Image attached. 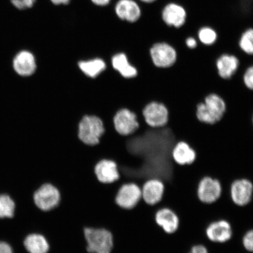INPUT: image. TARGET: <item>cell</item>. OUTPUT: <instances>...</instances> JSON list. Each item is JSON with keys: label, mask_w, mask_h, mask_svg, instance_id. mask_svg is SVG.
<instances>
[{"label": "cell", "mask_w": 253, "mask_h": 253, "mask_svg": "<svg viewBox=\"0 0 253 253\" xmlns=\"http://www.w3.org/2000/svg\"><path fill=\"white\" fill-rule=\"evenodd\" d=\"M195 36L202 46L211 47L215 45L219 40V34L217 28L210 24L199 25Z\"/></svg>", "instance_id": "cell-20"}, {"label": "cell", "mask_w": 253, "mask_h": 253, "mask_svg": "<svg viewBox=\"0 0 253 253\" xmlns=\"http://www.w3.org/2000/svg\"><path fill=\"white\" fill-rule=\"evenodd\" d=\"M240 65L238 57L228 52L221 53L215 62L217 74L223 80L232 79L238 71Z\"/></svg>", "instance_id": "cell-13"}, {"label": "cell", "mask_w": 253, "mask_h": 253, "mask_svg": "<svg viewBox=\"0 0 253 253\" xmlns=\"http://www.w3.org/2000/svg\"><path fill=\"white\" fill-rule=\"evenodd\" d=\"M142 199L141 188L135 183H126L120 188L115 198L116 204L126 210H131Z\"/></svg>", "instance_id": "cell-10"}, {"label": "cell", "mask_w": 253, "mask_h": 253, "mask_svg": "<svg viewBox=\"0 0 253 253\" xmlns=\"http://www.w3.org/2000/svg\"><path fill=\"white\" fill-rule=\"evenodd\" d=\"M94 172L98 180L103 183H112L120 178L118 166L111 160L100 161L94 167Z\"/></svg>", "instance_id": "cell-17"}, {"label": "cell", "mask_w": 253, "mask_h": 253, "mask_svg": "<svg viewBox=\"0 0 253 253\" xmlns=\"http://www.w3.org/2000/svg\"><path fill=\"white\" fill-rule=\"evenodd\" d=\"M161 18L169 29L181 30L188 26V9L182 3L173 0L164 6Z\"/></svg>", "instance_id": "cell-2"}, {"label": "cell", "mask_w": 253, "mask_h": 253, "mask_svg": "<svg viewBox=\"0 0 253 253\" xmlns=\"http://www.w3.org/2000/svg\"><path fill=\"white\" fill-rule=\"evenodd\" d=\"M111 1L112 0H91L94 5L100 6V7L108 5Z\"/></svg>", "instance_id": "cell-32"}, {"label": "cell", "mask_w": 253, "mask_h": 253, "mask_svg": "<svg viewBox=\"0 0 253 253\" xmlns=\"http://www.w3.org/2000/svg\"><path fill=\"white\" fill-rule=\"evenodd\" d=\"M188 253H209L208 250L205 245L198 244L193 246Z\"/></svg>", "instance_id": "cell-30"}, {"label": "cell", "mask_w": 253, "mask_h": 253, "mask_svg": "<svg viewBox=\"0 0 253 253\" xmlns=\"http://www.w3.org/2000/svg\"><path fill=\"white\" fill-rule=\"evenodd\" d=\"M165 193V185L158 178L147 180L141 187L142 199L148 205L154 206L162 201Z\"/></svg>", "instance_id": "cell-14"}, {"label": "cell", "mask_w": 253, "mask_h": 253, "mask_svg": "<svg viewBox=\"0 0 253 253\" xmlns=\"http://www.w3.org/2000/svg\"><path fill=\"white\" fill-rule=\"evenodd\" d=\"M230 195L235 205L239 207L248 205L253 196V183L247 178L235 179L231 183Z\"/></svg>", "instance_id": "cell-9"}, {"label": "cell", "mask_w": 253, "mask_h": 253, "mask_svg": "<svg viewBox=\"0 0 253 253\" xmlns=\"http://www.w3.org/2000/svg\"><path fill=\"white\" fill-rule=\"evenodd\" d=\"M145 122L152 128H161L169 122V112L168 107L163 103L153 101L145 106L142 110Z\"/></svg>", "instance_id": "cell-7"}, {"label": "cell", "mask_w": 253, "mask_h": 253, "mask_svg": "<svg viewBox=\"0 0 253 253\" xmlns=\"http://www.w3.org/2000/svg\"><path fill=\"white\" fill-rule=\"evenodd\" d=\"M155 220L158 226L168 234H172L179 228L178 215L172 209L164 207L157 211Z\"/></svg>", "instance_id": "cell-16"}, {"label": "cell", "mask_w": 253, "mask_h": 253, "mask_svg": "<svg viewBox=\"0 0 253 253\" xmlns=\"http://www.w3.org/2000/svg\"><path fill=\"white\" fill-rule=\"evenodd\" d=\"M53 4L56 5H67L69 4L71 0H50Z\"/></svg>", "instance_id": "cell-33"}, {"label": "cell", "mask_w": 253, "mask_h": 253, "mask_svg": "<svg viewBox=\"0 0 253 253\" xmlns=\"http://www.w3.org/2000/svg\"><path fill=\"white\" fill-rule=\"evenodd\" d=\"M171 156L174 162L178 165L189 166L195 162L197 153L188 142L179 141L174 145Z\"/></svg>", "instance_id": "cell-18"}, {"label": "cell", "mask_w": 253, "mask_h": 253, "mask_svg": "<svg viewBox=\"0 0 253 253\" xmlns=\"http://www.w3.org/2000/svg\"><path fill=\"white\" fill-rule=\"evenodd\" d=\"M243 82L247 88L253 91V64L245 69L243 75Z\"/></svg>", "instance_id": "cell-26"}, {"label": "cell", "mask_w": 253, "mask_h": 253, "mask_svg": "<svg viewBox=\"0 0 253 253\" xmlns=\"http://www.w3.org/2000/svg\"><path fill=\"white\" fill-rule=\"evenodd\" d=\"M112 65L113 69L125 78H134L137 74V69L129 62L125 53L120 52L114 55Z\"/></svg>", "instance_id": "cell-22"}, {"label": "cell", "mask_w": 253, "mask_h": 253, "mask_svg": "<svg viewBox=\"0 0 253 253\" xmlns=\"http://www.w3.org/2000/svg\"><path fill=\"white\" fill-rule=\"evenodd\" d=\"M78 65L81 71L91 78H96L106 68L105 62L98 58L81 61Z\"/></svg>", "instance_id": "cell-23"}, {"label": "cell", "mask_w": 253, "mask_h": 253, "mask_svg": "<svg viewBox=\"0 0 253 253\" xmlns=\"http://www.w3.org/2000/svg\"><path fill=\"white\" fill-rule=\"evenodd\" d=\"M113 123L116 131L122 135L133 134L139 127L137 116L131 110L125 108L116 113Z\"/></svg>", "instance_id": "cell-11"}, {"label": "cell", "mask_w": 253, "mask_h": 253, "mask_svg": "<svg viewBox=\"0 0 253 253\" xmlns=\"http://www.w3.org/2000/svg\"><path fill=\"white\" fill-rule=\"evenodd\" d=\"M222 193V186L216 178L204 176L199 181L197 194L199 200L205 204H211L219 199Z\"/></svg>", "instance_id": "cell-8"}, {"label": "cell", "mask_w": 253, "mask_h": 253, "mask_svg": "<svg viewBox=\"0 0 253 253\" xmlns=\"http://www.w3.org/2000/svg\"><path fill=\"white\" fill-rule=\"evenodd\" d=\"M14 68L18 74L24 77H29L37 71L36 59L33 53L27 50H24L18 53L15 56Z\"/></svg>", "instance_id": "cell-19"}, {"label": "cell", "mask_w": 253, "mask_h": 253, "mask_svg": "<svg viewBox=\"0 0 253 253\" xmlns=\"http://www.w3.org/2000/svg\"><path fill=\"white\" fill-rule=\"evenodd\" d=\"M15 205L13 200L7 195H0V218L14 216Z\"/></svg>", "instance_id": "cell-25"}, {"label": "cell", "mask_w": 253, "mask_h": 253, "mask_svg": "<svg viewBox=\"0 0 253 253\" xmlns=\"http://www.w3.org/2000/svg\"><path fill=\"white\" fill-rule=\"evenodd\" d=\"M227 109L225 100L216 93L208 94L204 101L196 107V116L199 122L205 125H213L223 119Z\"/></svg>", "instance_id": "cell-1"}, {"label": "cell", "mask_w": 253, "mask_h": 253, "mask_svg": "<svg viewBox=\"0 0 253 253\" xmlns=\"http://www.w3.org/2000/svg\"><path fill=\"white\" fill-rule=\"evenodd\" d=\"M104 132L102 120L97 116H84L79 123V138L87 145H94L99 143Z\"/></svg>", "instance_id": "cell-5"}, {"label": "cell", "mask_w": 253, "mask_h": 253, "mask_svg": "<svg viewBox=\"0 0 253 253\" xmlns=\"http://www.w3.org/2000/svg\"><path fill=\"white\" fill-rule=\"evenodd\" d=\"M237 46L245 55L253 56V25H249L240 33Z\"/></svg>", "instance_id": "cell-24"}, {"label": "cell", "mask_w": 253, "mask_h": 253, "mask_svg": "<svg viewBox=\"0 0 253 253\" xmlns=\"http://www.w3.org/2000/svg\"><path fill=\"white\" fill-rule=\"evenodd\" d=\"M115 11L120 20L130 23L140 20L142 14L140 6L134 0H119L115 5Z\"/></svg>", "instance_id": "cell-15"}, {"label": "cell", "mask_w": 253, "mask_h": 253, "mask_svg": "<svg viewBox=\"0 0 253 253\" xmlns=\"http://www.w3.org/2000/svg\"><path fill=\"white\" fill-rule=\"evenodd\" d=\"M14 7L20 10H24L33 7L37 0H10Z\"/></svg>", "instance_id": "cell-28"}, {"label": "cell", "mask_w": 253, "mask_h": 253, "mask_svg": "<svg viewBox=\"0 0 253 253\" xmlns=\"http://www.w3.org/2000/svg\"><path fill=\"white\" fill-rule=\"evenodd\" d=\"M252 123H253V116H252Z\"/></svg>", "instance_id": "cell-35"}, {"label": "cell", "mask_w": 253, "mask_h": 253, "mask_svg": "<svg viewBox=\"0 0 253 253\" xmlns=\"http://www.w3.org/2000/svg\"><path fill=\"white\" fill-rule=\"evenodd\" d=\"M140 1L145 3V4H153V3L157 1L158 0H140Z\"/></svg>", "instance_id": "cell-34"}, {"label": "cell", "mask_w": 253, "mask_h": 253, "mask_svg": "<svg viewBox=\"0 0 253 253\" xmlns=\"http://www.w3.org/2000/svg\"><path fill=\"white\" fill-rule=\"evenodd\" d=\"M0 253H14L10 245L4 242H0Z\"/></svg>", "instance_id": "cell-31"}, {"label": "cell", "mask_w": 253, "mask_h": 253, "mask_svg": "<svg viewBox=\"0 0 253 253\" xmlns=\"http://www.w3.org/2000/svg\"><path fill=\"white\" fill-rule=\"evenodd\" d=\"M205 233L210 241L215 243H224L232 238V227L229 221L217 219L208 224Z\"/></svg>", "instance_id": "cell-12"}, {"label": "cell", "mask_w": 253, "mask_h": 253, "mask_svg": "<svg viewBox=\"0 0 253 253\" xmlns=\"http://www.w3.org/2000/svg\"><path fill=\"white\" fill-rule=\"evenodd\" d=\"M184 45L186 48L189 50H194L199 46V42L195 35H189L185 38Z\"/></svg>", "instance_id": "cell-29"}, {"label": "cell", "mask_w": 253, "mask_h": 253, "mask_svg": "<svg viewBox=\"0 0 253 253\" xmlns=\"http://www.w3.org/2000/svg\"><path fill=\"white\" fill-rule=\"evenodd\" d=\"M24 245L29 253H47L49 244L46 237L42 234L34 233L25 239Z\"/></svg>", "instance_id": "cell-21"}, {"label": "cell", "mask_w": 253, "mask_h": 253, "mask_svg": "<svg viewBox=\"0 0 253 253\" xmlns=\"http://www.w3.org/2000/svg\"><path fill=\"white\" fill-rule=\"evenodd\" d=\"M87 251L90 253H111L113 237L110 231L103 228L86 227L84 229Z\"/></svg>", "instance_id": "cell-3"}, {"label": "cell", "mask_w": 253, "mask_h": 253, "mask_svg": "<svg viewBox=\"0 0 253 253\" xmlns=\"http://www.w3.org/2000/svg\"><path fill=\"white\" fill-rule=\"evenodd\" d=\"M242 243L246 251L253 253V229L247 231L243 237Z\"/></svg>", "instance_id": "cell-27"}, {"label": "cell", "mask_w": 253, "mask_h": 253, "mask_svg": "<svg viewBox=\"0 0 253 253\" xmlns=\"http://www.w3.org/2000/svg\"><path fill=\"white\" fill-rule=\"evenodd\" d=\"M34 205L43 211L53 210L61 201V194L58 188L49 183L40 186L33 195Z\"/></svg>", "instance_id": "cell-6"}, {"label": "cell", "mask_w": 253, "mask_h": 253, "mask_svg": "<svg viewBox=\"0 0 253 253\" xmlns=\"http://www.w3.org/2000/svg\"><path fill=\"white\" fill-rule=\"evenodd\" d=\"M152 62L157 68L168 69L175 64L178 59V51L172 44L167 41H158L150 49Z\"/></svg>", "instance_id": "cell-4"}]
</instances>
